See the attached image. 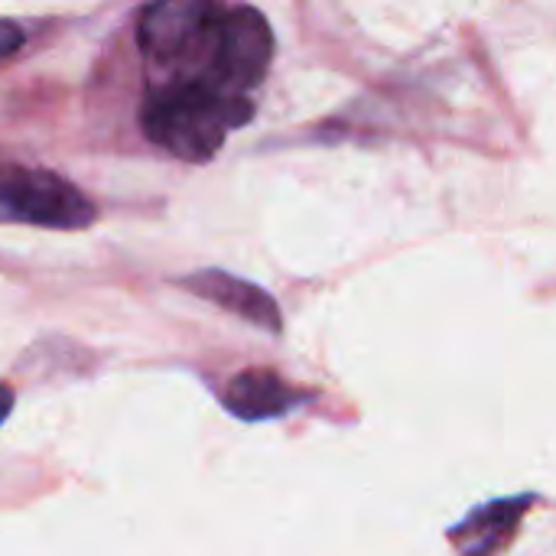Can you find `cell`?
Masks as SVG:
<instances>
[{
	"mask_svg": "<svg viewBox=\"0 0 556 556\" xmlns=\"http://www.w3.org/2000/svg\"><path fill=\"white\" fill-rule=\"evenodd\" d=\"M251 117L254 104L248 94H228L195 75L150 91L140 108L147 140L186 163H208L225 147L228 130Z\"/></svg>",
	"mask_w": 556,
	"mask_h": 556,
	"instance_id": "1",
	"label": "cell"
},
{
	"mask_svg": "<svg viewBox=\"0 0 556 556\" xmlns=\"http://www.w3.org/2000/svg\"><path fill=\"white\" fill-rule=\"evenodd\" d=\"M205 78L228 94H244L261 85L274 59V29L254 7H222L208 36Z\"/></svg>",
	"mask_w": 556,
	"mask_h": 556,
	"instance_id": "2",
	"label": "cell"
},
{
	"mask_svg": "<svg viewBox=\"0 0 556 556\" xmlns=\"http://www.w3.org/2000/svg\"><path fill=\"white\" fill-rule=\"evenodd\" d=\"M0 218L78 231L94 225V202L68 179L49 169H10L0 176Z\"/></svg>",
	"mask_w": 556,
	"mask_h": 556,
	"instance_id": "3",
	"label": "cell"
},
{
	"mask_svg": "<svg viewBox=\"0 0 556 556\" xmlns=\"http://www.w3.org/2000/svg\"><path fill=\"white\" fill-rule=\"evenodd\" d=\"M222 7L212 0H156L137 16V46L160 65L192 62L208 49Z\"/></svg>",
	"mask_w": 556,
	"mask_h": 556,
	"instance_id": "4",
	"label": "cell"
},
{
	"mask_svg": "<svg viewBox=\"0 0 556 556\" xmlns=\"http://www.w3.org/2000/svg\"><path fill=\"white\" fill-rule=\"evenodd\" d=\"M179 283L189 293L202 296L205 303H212V306H218V309H225V313H231V316H238V319H244L264 332H274V336L283 332V316H280L277 300L251 280H241L228 270L212 267V270H199V274L182 277Z\"/></svg>",
	"mask_w": 556,
	"mask_h": 556,
	"instance_id": "5",
	"label": "cell"
},
{
	"mask_svg": "<svg viewBox=\"0 0 556 556\" xmlns=\"http://www.w3.org/2000/svg\"><path fill=\"white\" fill-rule=\"evenodd\" d=\"M303 401H309V394L296 391L293 384H287L277 371L270 368H248L238 371L225 394H222V407L244 420V424H264V420H280L290 410H296Z\"/></svg>",
	"mask_w": 556,
	"mask_h": 556,
	"instance_id": "6",
	"label": "cell"
},
{
	"mask_svg": "<svg viewBox=\"0 0 556 556\" xmlns=\"http://www.w3.org/2000/svg\"><path fill=\"white\" fill-rule=\"evenodd\" d=\"M531 502L534 498H511V502L502 498V502L482 505L456 531H450V541L456 544L459 556H498L508 547Z\"/></svg>",
	"mask_w": 556,
	"mask_h": 556,
	"instance_id": "7",
	"label": "cell"
},
{
	"mask_svg": "<svg viewBox=\"0 0 556 556\" xmlns=\"http://www.w3.org/2000/svg\"><path fill=\"white\" fill-rule=\"evenodd\" d=\"M23 39H26V33H23L16 23L0 20V62H7V59L23 46Z\"/></svg>",
	"mask_w": 556,
	"mask_h": 556,
	"instance_id": "8",
	"label": "cell"
},
{
	"mask_svg": "<svg viewBox=\"0 0 556 556\" xmlns=\"http://www.w3.org/2000/svg\"><path fill=\"white\" fill-rule=\"evenodd\" d=\"M13 404H16V394H13V388L0 384V427L7 424V417H10V410H13Z\"/></svg>",
	"mask_w": 556,
	"mask_h": 556,
	"instance_id": "9",
	"label": "cell"
}]
</instances>
